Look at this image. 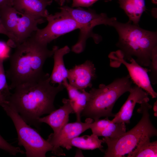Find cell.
<instances>
[{"label": "cell", "mask_w": 157, "mask_h": 157, "mask_svg": "<svg viewBox=\"0 0 157 157\" xmlns=\"http://www.w3.org/2000/svg\"><path fill=\"white\" fill-rule=\"evenodd\" d=\"M12 0H0V8L6 5H12Z\"/></svg>", "instance_id": "cell-29"}, {"label": "cell", "mask_w": 157, "mask_h": 157, "mask_svg": "<svg viewBox=\"0 0 157 157\" xmlns=\"http://www.w3.org/2000/svg\"><path fill=\"white\" fill-rule=\"evenodd\" d=\"M0 149L5 151L10 154L15 156L17 154L25 153L18 147L12 145L6 141L0 135Z\"/></svg>", "instance_id": "cell-25"}, {"label": "cell", "mask_w": 157, "mask_h": 157, "mask_svg": "<svg viewBox=\"0 0 157 157\" xmlns=\"http://www.w3.org/2000/svg\"><path fill=\"white\" fill-rule=\"evenodd\" d=\"M60 11L49 15L46 18L47 26L38 28L33 35L39 42L47 44L60 36L76 29L81 28L79 24L69 14L60 9Z\"/></svg>", "instance_id": "cell-8"}, {"label": "cell", "mask_w": 157, "mask_h": 157, "mask_svg": "<svg viewBox=\"0 0 157 157\" xmlns=\"http://www.w3.org/2000/svg\"><path fill=\"white\" fill-rule=\"evenodd\" d=\"M60 9L67 12L81 27L78 40L72 47V51L77 53L83 51L86 40L89 37L92 38L96 44L100 42L102 38L98 35L93 33V28L101 24L111 26L114 18V17H109L105 13L97 14L92 10H86L80 7L74 8L63 6Z\"/></svg>", "instance_id": "cell-7"}, {"label": "cell", "mask_w": 157, "mask_h": 157, "mask_svg": "<svg viewBox=\"0 0 157 157\" xmlns=\"http://www.w3.org/2000/svg\"><path fill=\"white\" fill-rule=\"evenodd\" d=\"M70 51V48L68 46H65L60 49L56 46L53 55V67L49 77L51 83L61 84L64 80L67 79V69L65 66L63 57Z\"/></svg>", "instance_id": "cell-17"}, {"label": "cell", "mask_w": 157, "mask_h": 157, "mask_svg": "<svg viewBox=\"0 0 157 157\" xmlns=\"http://www.w3.org/2000/svg\"><path fill=\"white\" fill-rule=\"evenodd\" d=\"M0 106L12 120L17 132L18 145L24 147L27 157H45L47 152L53 151V146L28 125L8 100Z\"/></svg>", "instance_id": "cell-6"}, {"label": "cell", "mask_w": 157, "mask_h": 157, "mask_svg": "<svg viewBox=\"0 0 157 157\" xmlns=\"http://www.w3.org/2000/svg\"><path fill=\"white\" fill-rule=\"evenodd\" d=\"M150 138H147L142 140L127 157H157V141L151 142Z\"/></svg>", "instance_id": "cell-22"}, {"label": "cell", "mask_w": 157, "mask_h": 157, "mask_svg": "<svg viewBox=\"0 0 157 157\" xmlns=\"http://www.w3.org/2000/svg\"><path fill=\"white\" fill-rule=\"evenodd\" d=\"M7 100V99L6 97L0 94V105L5 102Z\"/></svg>", "instance_id": "cell-31"}, {"label": "cell", "mask_w": 157, "mask_h": 157, "mask_svg": "<svg viewBox=\"0 0 157 157\" xmlns=\"http://www.w3.org/2000/svg\"><path fill=\"white\" fill-rule=\"evenodd\" d=\"M53 0H12V6L20 14L30 16L36 19H46L49 15L46 9Z\"/></svg>", "instance_id": "cell-13"}, {"label": "cell", "mask_w": 157, "mask_h": 157, "mask_svg": "<svg viewBox=\"0 0 157 157\" xmlns=\"http://www.w3.org/2000/svg\"><path fill=\"white\" fill-rule=\"evenodd\" d=\"M63 105L59 109H56L49 115L40 117L38 120L40 123H44L49 125L53 131V135L58 133L62 128L69 121V115L74 113L69 99L64 98Z\"/></svg>", "instance_id": "cell-14"}, {"label": "cell", "mask_w": 157, "mask_h": 157, "mask_svg": "<svg viewBox=\"0 0 157 157\" xmlns=\"http://www.w3.org/2000/svg\"><path fill=\"white\" fill-rule=\"evenodd\" d=\"M152 1L153 3L155 4H157V0H152Z\"/></svg>", "instance_id": "cell-33"}, {"label": "cell", "mask_w": 157, "mask_h": 157, "mask_svg": "<svg viewBox=\"0 0 157 157\" xmlns=\"http://www.w3.org/2000/svg\"><path fill=\"white\" fill-rule=\"evenodd\" d=\"M103 143L102 140L99 139L98 136L92 134L90 135H84L78 136L68 140L63 143L61 147L69 150L73 147L85 150H93L99 149L103 150Z\"/></svg>", "instance_id": "cell-19"}, {"label": "cell", "mask_w": 157, "mask_h": 157, "mask_svg": "<svg viewBox=\"0 0 157 157\" xmlns=\"http://www.w3.org/2000/svg\"><path fill=\"white\" fill-rule=\"evenodd\" d=\"M21 15V16L19 17L14 34L16 40V47L31 37L38 29V24L45 21V19H36L27 15Z\"/></svg>", "instance_id": "cell-16"}, {"label": "cell", "mask_w": 157, "mask_h": 157, "mask_svg": "<svg viewBox=\"0 0 157 157\" xmlns=\"http://www.w3.org/2000/svg\"><path fill=\"white\" fill-rule=\"evenodd\" d=\"M90 129L92 134L98 136L111 138L119 136L126 131L125 123L114 122L109 119L108 117L94 121L91 124Z\"/></svg>", "instance_id": "cell-15"}, {"label": "cell", "mask_w": 157, "mask_h": 157, "mask_svg": "<svg viewBox=\"0 0 157 157\" xmlns=\"http://www.w3.org/2000/svg\"><path fill=\"white\" fill-rule=\"evenodd\" d=\"M4 60L0 59V94L7 99L11 93L10 92V89L7 84L3 65Z\"/></svg>", "instance_id": "cell-23"}, {"label": "cell", "mask_w": 157, "mask_h": 157, "mask_svg": "<svg viewBox=\"0 0 157 157\" xmlns=\"http://www.w3.org/2000/svg\"><path fill=\"white\" fill-rule=\"evenodd\" d=\"M111 26L118 33L119 40L116 46L124 59L129 61L133 58L141 66L148 67L152 51L157 47L156 32L144 29L128 22L121 23L115 17Z\"/></svg>", "instance_id": "cell-3"}, {"label": "cell", "mask_w": 157, "mask_h": 157, "mask_svg": "<svg viewBox=\"0 0 157 157\" xmlns=\"http://www.w3.org/2000/svg\"><path fill=\"white\" fill-rule=\"evenodd\" d=\"M157 101H156L154 104L153 108L155 112V113L156 115H157V113H156V112L157 113Z\"/></svg>", "instance_id": "cell-32"}, {"label": "cell", "mask_w": 157, "mask_h": 157, "mask_svg": "<svg viewBox=\"0 0 157 157\" xmlns=\"http://www.w3.org/2000/svg\"><path fill=\"white\" fill-rule=\"evenodd\" d=\"M110 66L112 67H119L123 64L126 67L129 75L133 83L148 93L152 98L157 97V93L154 90L151 83L148 72V68H144L138 63L133 58L129 60H125L120 50L111 52L108 55Z\"/></svg>", "instance_id": "cell-9"}, {"label": "cell", "mask_w": 157, "mask_h": 157, "mask_svg": "<svg viewBox=\"0 0 157 157\" xmlns=\"http://www.w3.org/2000/svg\"><path fill=\"white\" fill-rule=\"evenodd\" d=\"M19 13L12 5L0 8V18L3 25L5 29L15 38L14 34L19 17L18 15Z\"/></svg>", "instance_id": "cell-21"}, {"label": "cell", "mask_w": 157, "mask_h": 157, "mask_svg": "<svg viewBox=\"0 0 157 157\" xmlns=\"http://www.w3.org/2000/svg\"><path fill=\"white\" fill-rule=\"evenodd\" d=\"M148 67L150 72L149 76L151 83L155 85L157 83V47L152 51L150 64Z\"/></svg>", "instance_id": "cell-24"}, {"label": "cell", "mask_w": 157, "mask_h": 157, "mask_svg": "<svg viewBox=\"0 0 157 157\" xmlns=\"http://www.w3.org/2000/svg\"><path fill=\"white\" fill-rule=\"evenodd\" d=\"M129 92V94L127 100L118 112L115 114L112 120L114 122L129 124L136 104L149 101V94L135 85L132 86Z\"/></svg>", "instance_id": "cell-12"}, {"label": "cell", "mask_w": 157, "mask_h": 157, "mask_svg": "<svg viewBox=\"0 0 157 157\" xmlns=\"http://www.w3.org/2000/svg\"><path fill=\"white\" fill-rule=\"evenodd\" d=\"M10 48L7 43L0 41V59L4 60L10 57Z\"/></svg>", "instance_id": "cell-26"}, {"label": "cell", "mask_w": 157, "mask_h": 157, "mask_svg": "<svg viewBox=\"0 0 157 157\" xmlns=\"http://www.w3.org/2000/svg\"><path fill=\"white\" fill-rule=\"evenodd\" d=\"M61 6H63L64 3L66 2L68 3L70 2V0H55Z\"/></svg>", "instance_id": "cell-30"}, {"label": "cell", "mask_w": 157, "mask_h": 157, "mask_svg": "<svg viewBox=\"0 0 157 157\" xmlns=\"http://www.w3.org/2000/svg\"><path fill=\"white\" fill-rule=\"evenodd\" d=\"M62 83L67 91L70 103L76 115V121H81V114L88 100L89 93L84 89L80 90L72 86L67 79Z\"/></svg>", "instance_id": "cell-18"}, {"label": "cell", "mask_w": 157, "mask_h": 157, "mask_svg": "<svg viewBox=\"0 0 157 157\" xmlns=\"http://www.w3.org/2000/svg\"><path fill=\"white\" fill-rule=\"evenodd\" d=\"M99 0H72V8L78 7H89ZM106 2L111 0H104Z\"/></svg>", "instance_id": "cell-27"}, {"label": "cell", "mask_w": 157, "mask_h": 157, "mask_svg": "<svg viewBox=\"0 0 157 157\" xmlns=\"http://www.w3.org/2000/svg\"><path fill=\"white\" fill-rule=\"evenodd\" d=\"M0 34L6 35L9 38V41L7 44L10 46L12 47H15V39L14 36L8 32L4 28L1 21L0 18Z\"/></svg>", "instance_id": "cell-28"}, {"label": "cell", "mask_w": 157, "mask_h": 157, "mask_svg": "<svg viewBox=\"0 0 157 157\" xmlns=\"http://www.w3.org/2000/svg\"><path fill=\"white\" fill-rule=\"evenodd\" d=\"M56 46L52 50L38 41L33 34L15 47L10 56V66L6 76L10 81V89L20 84L38 81L47 73L43 70L44 64L53 56Z\"/></svg>", "instance_id": "cell-2"}, {"label": "cell", "mask_w": 157, "mask_h": 157, "mask_svg": "<svg viewBox=\"0 0 157 157\" xmlns=\"http://www.w3.org/2000/svg\"><path fill=\"white\" fill-rule=\"evenodd\" d=\"M96 69L93 62L87 60L84 63L67 69L69 83L76 89L81 90L92 87V81L96 78Z\"/></svg>", "instance_id": "cell-11"}, {"label": "cell", "mask_w": 157, "mask_h": 157, "mask_svg": "<svg viewBox=\"0 0 157 157\" xmlns=\"http://www.w3.org/2000/svg\"><path fill=\"white\" fill-rule=\"evenodd\" d=\"M117 0L120 7L128 17V22L139 25L141 16L146 9L145 0Z\"/></svg>", "instance_id": "cell-20"}, {"label": "cell", "mask_w": 157, "mask_h": 157, "mask_svg": "<svg viewBox=\"0 0 157 157\" xmlns=\"http://www.w3.org/2000/svg\"><path fill=\"white\" fill-rule=\"evenodd\" d=\"M137 112L142 114L138 123L130 130L117 138L104 137L102 139L108 147L104 157H122L132 151L142 140L157 136V130L151 122L149 110L152 106L148 102L140 104Z\"/></svg>", "instance_id": "cell-5"}, {"label": "cell", "mask_w": 157, "mask_h": 157, "mask_svg": "<svg viewBox=\"0 0 157 157\" xmlns=\"http://www.w3.org/2000/svg\"><path fill=\"white\" fill-rule=\"evenodd\" d=\"M49 74L40 80L24 83L15 87L7 100L27 123L38 129V119L56 110L55 97L65 88L62 84L51 85Z\"/></svg>", "instance_id": "cell-1"}, {"label": "cell", "mask_w": 157, "mask_h": 157, "mask_svg": "<svg viewBox=\"0 0 157 157\" xmlns=\"http://www.w3.org/2000/svg\"><path fill=\"white\" fill-rule=\"evenodd\" d=\"M93 119L87 118L85 122L77 121L67 123L61 129L58 133H51L47 140L53 147L52 153L58 156L65 155L62 149V145L66 141L78 136L81 133L90 129Z\"/></svg>", "instance_id": "cell-10"}, {"label": "cell", "mask_w": 157, "mask_h": 157, "mask_svg": "<svg viewBox=\"0 0 157 157\" xmlns=\"http://www.w3.org/2000/svg\"><path fill=\"white\" fill-rule=\"evenodd\" d=\"M133 82L129 75L115 79L107 85L100 84L98 88H92L81 116L94 121L102 117H114L112 110L116 101L129 92Z\"/></svg>", "instance_id": "cell-4"}]
</instances>
